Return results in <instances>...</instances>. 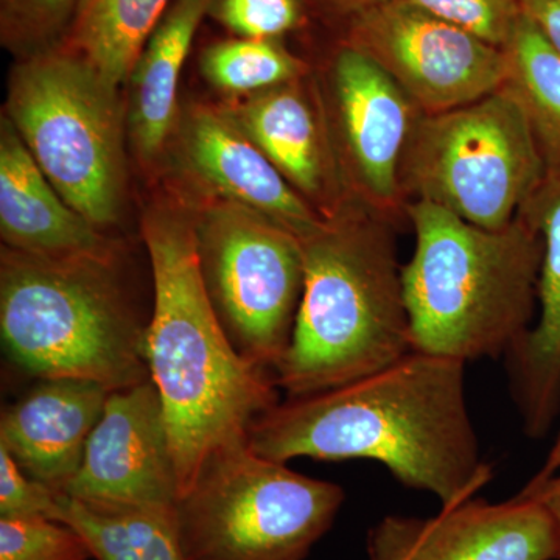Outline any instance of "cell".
<instances>
[{
  "instance_id": "cell-1",
  "label": "cell",
  "mask_w": 560,
  "mask_h": 560,
  "mask_svg": "<svg viewBox=\"0 0 560 560\" xmlns=\"http://www.w3.org/2000/svg\"><path fill=\"white\" fill-rule=\"evenodd\" d=\"M466 363L411 350L396 363L320 393L287 397L253 423L257 455L289 463L366 459L442 510L492 480L466 396Z\"/></svg>"
},
{
  "instance_id": "cell-2",
  "label": "cell",
  "mask_w": 560,
  "mask_h": 560,
  "mask_svg": "<svg viewBox=\"0 0 560 560\" xmlns=\"http://www.w3.org/2000/svg\"><path fill=\"white\" fill-rule=\"evenodd\" d=\"M142 234L154 285L143 348L183 495L217 448L248 440L253 423L279 404V386L272 372L238 355L221 326L202 278L195 221L154 209Z\"/></svg>"
},
{
  "instance_id": "cell-3",
  "label": "cell",
  "mask_w": 560,
  "mask_h": 560,
  "mask_svg": "<svg viewBox=\"0 0 560 560\" xmlns=\"http://www.w3.org/2000/svg\"><path fill=\"white\" fill-rule=\"evenodd\" d=\"M302 238L304 289L275 378L287 397L346 385L412 350L390 221L357 205Z\"/></svg>"
},
{
  "instance_id": "cell-4",
  "label": "cell",
  "mask_w": 560,
  "mask_h": 560,
  "mask_svg": "<svg viewBox=\"0 0 560 560\" xmlns=\"http://www.w3.org/2000/svg\"><path fill=\"white\" fill-rule=\"evenodd\" d=\"M415 249L401 267L412 350L469 361L506 357L537 315L541 238L523 213L485 230L425 201L405 206Z\"/></svg>"
},
{
  "instance_id": "cell-5",
  "label": "cell",
  "mask_w": 560,
  "mask_h": 560,
  "mask_svg": "<svg viewBox=\"0 0 560 560\" xmlns=\"http://www.w3.org/2000/svg\"><path fill=\"white\" fill-rule=\"evenodd\" d=\"M113 270L106 261L3 248L0 334L9 359L36 378H81L109 390L149 381L147 324Z\"/></svg>"
},
{
  "instance_id": "cell-6",
  "label": "cell",
  "mask_w": 560,
  "mask_h": 560,
  "mask_svg": "<svg viewBox=\"0 0 560 560\" xmlns=\"http://www.w3.org/2000/svg\"><path fill=\"white\" fill-rule=\"evenodd\" d=\"M7 119L70 208L98 231L119 219L125 184L119 90L65 47L10 75Z\"/></svg>"
},
{
  "instance_id": "cell-7",
  "label": "cell",
  "mask_w": 560,
  "mask_h": 560,
  "mask_svg": "<svg viewBox=\"0 0 560 560\" xmlns=\"http://www.w3.org/2000/svg\"><path fill=\"white\" fill-rule=\"evenodd\" d=\"M346 493L257 455L248 440L217 448L175 504L187 560H304Z\"/></svg>"
},
{
  "instance_id": "cell-8",
  "label": "cell",
  "mask_w": 560,
  "mask_h": 560,
  "mask_svg": "<svg viewBox=\"0 0 560 560\" xmlns=\"http://www.w3.org/2000/svg\"><path fill=\"white\" fill-rule=\"evenodd\" d=\"M547 173L526 117L503 90L460 108L419 117L401 187L485 230L517 219Z\"/></svg>"
},
{
  "instance_id": "cell-9",
  "label": "cell",
  "mask_w": 560,
  "mask_h": 560,
  "mask_svg": "<svg viewBox=\"0 0 560 560\" xmlns=\"http://www.w3.org/2000/svg\"><path fill=\"white\" fill-rule=\"evenodd\" d=\"M195 224L202 278L221 326L243 360L275 374L304 289L301 238L230 201Z\"/></svg>"
},
{
  "instance_id": "cell-10",
  "label": "cell",
  "mask_w": 560,
  "mask_h": 560,
  "mask_svg": "<svg viewBox=\"0 0 560 560\" xmlns=\"http://www.w3.org/2000/svg\"><path fill=\"white\" fill-rule=\"evenodd\" d=\"M346 44L377 62L425 116L499 91L503 49L404 0L350 18Z\"/></svg>"
},
{
  "instance_id": "cell-11",
  "label": "cell",
  "mask_w": 560,
  "mask_h": 560,
  "mask_svg": "<svg viewBox=\"0 0 560 560\" xmlns=\"http://www.w3.org/2000/svg\"><path fill=\"white\" fill-rule=\"evenodd\" d=\"M329 92L349 190L357 205L397 223L407 206L401 167L422 113L377 62L346 43L331 60Z\"/></svg>"
},
{
  "instance_id": "cell-12",
  "label": "cell",
  "mask_w": 560,
  "mask_h": 560,
  "mask_svg": "<svg viewBox=\"0 0 560 560\" xmlns=\"http://www.w3.org/2000/svg\"><path fill=\"white\" fill-rule=\"evenodd\" d=\"M62 495L98 506H167L180 495L164 405L154 383L110 390Z\"/></svg>"
},
{
  "instance_id": "cell-13",
  "label": "cell",
  "mask_w": 560,
  "mask_h": 560,
  "mask_svg": "<svg viewBox=\"0 0 560 560\" xmlns=\"http://www.w3.org/2000/svg\"><path fill=\"white\" fill-rule=\"evenodd\" d=\"M370 560H560L558 529L533 497L467 500L431 518L388 515L370 530Z\"/></svg>"
},
{
  "instance_id": "cell-14",
  "label": "cell",
  "mask_w": 560,
  "mask_h": 560,
  "mask_svg": "<svg viewBox=\"0 0 560 560\" xmlns=\"http://www.w3.org/2000/svg\"><path fill=\"white\" fill-rule=\"evenodd\" d=\"M522 213L541 238L537 315L504 360L526 434L541 438L560 411V168L545 173Z\"/></svg>"
},
{
  "instance_id": "cell-15",
  "label": "cell",
  "mask_w": 560,
  "mask_h": 560,
  "mask_svg": "<svg viewBox=\"0 0 560 560\" xmlns=\"http://www.w3.org/2000/svg\"><path fill=\"white\" fill-rule=\"evenodd\" d=\"M109 393L81 378H38L2 411L0 447L28 477L61 493L80 469Z\"/></svg>"
},
{
  "instance_id": "cell-16",
  "label": "cell",
  "mask_w": 560,
  "mask_h": 560,
  "mask_svg": "<svg viewBox=\"0 0 560 560\" xmlns=\"http://www.w3.org/2000/svg\"><path fill=\"white\" fill-rule=\"evenodd\" d=\"M0 232L7 248L32 256L116 264V245L62 200L9 119L0 130Z\"/></svg>"
},
{
  "instance_id": "cell-17",
  "label": "cell",
  "mask_w": 560,
  "mask_h": 560,
  "mask_svg": "<svg viewBox=\"0 0 560 560\" xmlns=\"http://www.w3.org/2000/svg\"><path fill=\"white\" fill-rule=\"evenodd\" d=\"M184 147L191 168L224 200L267 217L301 241L323 226L326 217L283 178L224 110H191Z\"/></svg>"
},
{
  "instance_id": "cell-18",
  "label": "cell",
  "mask_w": 560,
  "mask_h": 560,
  "mask_svg": "<svg viewBox=\"0 0 560 560\" xmlns=\"http://www.w3.org/2000/svg\"><path fill=\"white\" fill-rule=\"evenodd\" d=\"M302 79L249 95L226 116L308 202H326L329 154Z\"/></svg>"
},
{
  "instance_id": "cell-19",
  "label": "cell",
  "mask_w": 560,
  "mask_h": 560,
  "mask_svg": "<svg viewBox=\"0 0 560 560\" xmlns=\"http://www.w3.org/2000/svg\"><path fill=\"white\" fill-rule=\"evenodd\" d=\"M213 0H175L131 70L130 132L140 160L161 153L173 130L180 70Z\"/></svg>"
},
{
  "instance_id": "cell-20",
  "label": "cell",
  "mask_w": 560,
  "mask_h": 560,
  "mask_svg": "<svg viewBox=\"0 0 560 560\" xmlns=\"http://www.w3.org/2000/svg\"><path fill=\"white\" fill-rule=\"evenodd\" d=\"M171 0H80L61 47L79 55L119 88Z\"/></svg>"
},
{
  "instance_id": "cell-21",
  "label": "cell",
  "mask_w": 560,
  "mask_h": 560,
  "mask_svg": "<svg viewBox=\"0 0 560 560\" xmlns=\"http://www.w3.org/2000/svg\"><path fill=\"white\" fill-rule=\"evenodd\" d=\"M503 54L500 90L522 109L547 171L560 168V55L523 16Z\"/></svg>"
},
{
  "instance_id": "cell-22",
  "label": "cell",
  "mask_w": 560,
  "mask_h": 560,
  "mask_svg": "<svg viewBox=\"0 0 560 560\" xmlns=\"http://www.w3.org/2000/svg\"><path fill=\"white\" fill-rule=\"evenodd\" d=\"M201 70L217 90L248 95L305 75L304 62L276 39L221 40L202 54Z\"/></svg>"
},
{
  "instance_id": "cell-23",
  "label": "cell",
  "mask_w": 560,
  "mask_h": 560,
  "mask_svg": "<svg viewBox=\"0 0 560 560\" xmlns=\"http://www.w3.org/2000/svg\"><path fill=\"white\" fill-rule=\"evenodd\" d=\"M72 526L50 518H0V560H90Z\"/></svg>"
},
{
  "instance_id": "cell-24",
  "label": "cell",
  "mask_w": 560,
  "mask_h": 560,
  "mask_svg": "<svg viewBox=\"0 0 560 560\" xmlns=\"http://www.w3.org/2000/svg\"><path fill=\"white\" fill-rule=\"evenodd\" d=\"M504 49L522 20L518 0H404Z\"/></svg>"
},
{
  "instance_id": "cell-25",
  "label": "cell",
  "mask_w": 560,
  "mask_h": 560,
  "mask_svg": "<svg viewBox=\"0 0 560 560\" xmlns=\"http://www.w3.org/2000/svg\"><path fill=\"white\" fill-rule=\"evenodd\" d=\"M80 0H0L5 43L18 49L49 46L68 32Z\"/></svg>"
},
{
  "instance_id": "cell-26",
  "label": "cell",
  "mask_w": 560,
  "mask_h": 560,
  "mask_svg": "<svg viewBox=\"0 0 560 560\" xmlns=\"http://www.w3.org/2000/svg\"><path fill=\"white\" fill-rule=\"evenodd\" d=\"M210 13L235 35L276 39L301 21L300 0H213Z\"/></svg>"
},
{
  "instance_id": "cell-27",
  "label": "cell",
  "mask_w": 560,
  "mask_h": 560,
  "mask_svg": "<svg viewBox=\"0 0 560 560\" xmlns=\"http://www.w3.org/2000/svg\"><path fill=\"white\" fill-rule=\"evenodd\" d=\"M33 517L60 522V492L33 480L0 447V518Z\"/></svg>"
},
{
  "instance_id": "cell-28",
  "label": "cell",
  "mask_w": 560,
  "mask_h": 560,
  "mask_svg": "<svg viewBox=\"0 0 560 560\" xmlns=\"http://www.w3.org/2000/svg\"><path fill=\"white\" fill-rule=\"evenodd\" d=\"M526 18L560 55V0H518Z\"/></svg>"
},
{
  "instance_id": "cell-29",
  "label": "cell",
  "mask_w": 560,
  "mask_h": 560,
  "mask_svg": "<svg viewBox=\"0 0 560 560\" xmlns=\"http://www.w3.org/2000/svg\"><path fill=\"white\" fill-rule=\"evenodd\" d=\"M522 492L539 501L541 506L548 511L556 529H558L560 540V470L548 475V477L536 475Z\"/></svg>"
},
{
  "instance_id": "cell-30",
  "label": "cell",
  "mask_w": 560,
  "mask_h": 560,
  "mask_svg": "<svg viewBox=\"0 0 560 560\" xmlns=\"http://www.w3.org/2000/svg\"><path fill=\"white\" fill-rule=\"evenodd\" d=\"M316 2L326 7V9L335 11V13L349 16L350 20V18L372 9V7L381 5L386 0H316Z\"/></svg>"
},
{
  "instance_id": "cell-31",
  "label": "cell",
  "mask_w": 560,
  "mask_h": 560,
  "mask_svg": "<svg viewBox=\"0 0 560 560\" xmlns=\"http://www.w3.org/2000/svg\"><path fill=\"white\" fill-rule=\"evenodd\" d=\"M558 470H560V431L550 453H548L547 459H545L544 466H541L537 475L539 477H548V475L555 474Z\"/></svg>"
}]
</instances>
